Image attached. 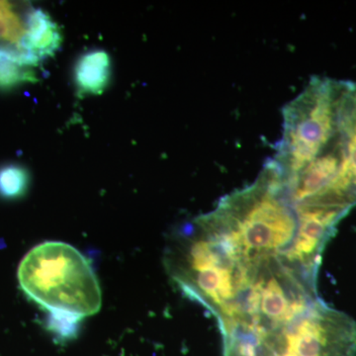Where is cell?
<instances>
[{"instance_id": "cell-1", "label": "cell", "mask_w": 356, "mask_h": 356, "mask_svg": "<svg viewBox=\"0 0 356 356\" xmlns=\"http://www.w3.org/2000/svg\"><path fill=\"white\" fill-rule=\"evenodd\" d=\"M18 282L23 292L51 314V327L70 337L74 325L102 309L99 281L88 259L62 242L33 248L20 262Z\"/></svg>"}, {"instance_id": "cell-2", "label": "cell", "mask_w": 356, "mask_h": 356, "mask_svg": "<svg viewBox=\"0 0 356 356\" xmlns=\"http://www.w3.org/2000/svg\"><path fill=\"white\" fill-rule=\"evenodd\" d=\"M222 356H355L356 322L318 299L285 324L248 323L220 329Z\"/></svg>"}, {"instance_id": "cell-3", "label": "cell", "mask_w": 356, "mask_h": 356, "mask_svg": "<svg viewBox=\"0 0 356 356\" xmlns=\"http://www.w3.org/2000/svg\"><path fill=\"white\" fill-rule=\"evenodd\" d=\"M26 33L17 48L43 60L55 54L62 44L60 28L54 22L49 14L35 9L28 14Z\"/></svg>"}, {"instance_id": "cell-4", "label": "cell", "mask_w": 356, "mask_h": 356, "mask_svg": "<svg viewBox=\"0 0 356 356\" xmlns=\"http://www.w3.org/2000/svg\"><path fill=\"white\" fill-rule=\"evenodd\" d=\"M38 63V58L17 47H0V89L36 81L30 67H35Z\"/></svg>"}, {"instance_id": "cell-5", "label": "cell", "mask_w": 356, "mask_h": 356, "mask_svg": "<svg viewBox=\"0 0 356 356\" xmlns=\"http://www.w3.org/2000/svg\"><path fill=\"white\" fill-rule=\"evenodd\" d=\"M110 79V58L103 51L86 54L77 63L76 83L81 91L99 95L108 84Z\"/></svg>"}, {"instance_id": "cell-6", "label": "cell", "mask_w": 356, "mask_h": 356, "mask_svg": "<svg viewBox=\"0 0 356 356\" xmlns=\"http://www.w3.org/2000/svg\"><path fill=\"white\" fill-rule=\"evenodd\" d=\"M29 177L19 165H7L0 170V195L16 198L23 195L28 187Z\"/></svg>"}, {"instance_id": "cell-7", "label": "cell", "mask_w": 356, "mask_h": 356, "mask_svg": "<svg viewBox=\"0 0 356 356\" xmlns=\"http://www.w3.org/2000/svg\"><path fill=\"white\" fill-rule=\"evenodd\" d=\"M26 27L13 6L6 1H0V41L17 47L24 37Z\"/></svg>"}]
</instances>
